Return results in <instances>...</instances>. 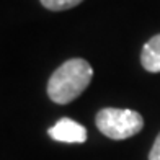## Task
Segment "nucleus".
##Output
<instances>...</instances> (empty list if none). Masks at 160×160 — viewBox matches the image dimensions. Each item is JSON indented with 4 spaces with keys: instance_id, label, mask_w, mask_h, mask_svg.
<instances>
[{
    "instance_id": "nucleus-1",
    "label": "nucleus",
    "mask_w": 160,
    "mask_h": 160,
    "mask_svg": "<svg viewBox=\"0 0 160 160\" xmlns=\"http://www.w3.org/2000/svg\"><path fill=\"white\" fill-rule=\"evenodd\" d=\"M93 78V69L85 59L74 57L59 65L48 82V97L57 105H67L78 98Z\"/></svg>"
},
{
    "instance_id": "nucleus-2",
    "label": "nucleus",
    "mask_w": 160,
    "mask_h": 160,
    "mask_svg": "<svg viewBox=\"0 0 160 160\" xmlns=\"http://www.w3.org/2000/svg\"><path fill=\"white\" fill-rule=\"evenodd\" d=\"M95 124L103 136L113 141H124L141 132L144 128V118L134 110L103 108L97 113Z\"/></svg>"
},
{
    "instance_id": "nucleus-3",
    "label": "nucleus",
    "mask_w": 160,
    "mask_h": 160,
    "mask_svg": "<svg viewBox=\"0 0 160 160\" xmlns=\"http://www.w3.org/2000/svg\"><path fill=\"white\" fill-rule=\"evenodd\" d=\"M48 134L51 139L57 142H67V144H83L87 141V129L78 124L77 121L70 118H62L56 122L52 128H49Z\"/></svg>"
},
{
    "instance_id": "nucleus-4",
    "label": "nucleus",
    "mask_w": 160,
    "mask_h": 160,
    "mask_svg": "<svg viewBox=\"0 0 160 160\" xmlns=\"http://www.w3.org/2000/svg\"><path fill=\"white\" fill-rule=\"evenodd\" d=\"M141 64L147 72L152 74L160 72V34H155L144 44L141 52Z\"/></svg>"
},
{
    "instance_id": "nucleus-5",
    "label": "nucleus",
    "mask_w": 160,
    "mask_h": 160,
    "mask_svg": "<svg viewBox=\"0 0 160 160\" xmlns=\"http://www.w3.org/2000/svg\"><path fill=\"white\" fill-rule=\"evenodd\" d=\"M39 2L44 8H48L51 12H62V10L72 8V7H77L83 0H39Z\"/></svg>"
},
{
    "instance_id": "nucleus-6",
    "label": "nucleus",
    "mask_w": 160,
    "mask_h": 160,
    "mask_svg": "<svg viewBox=\"0 0 160 160\" xmlns=\"http://www.w3.org/2000/svg\"><path fill=\"white\" fill-rule=\"evenodd\" d=\"M149 160H160V132L155 137L154 145H152V149L149 152Z\"/></svg>"
}]
</instances>
